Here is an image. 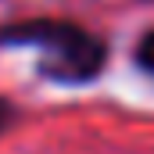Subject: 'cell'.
Wrapping results in <instances>:
<instances>
[{
  "label": "cell",
  "mask_w": 154,
  "mask_h": 154,
  "mask_svg": "<svg viewBox=\"0 0 154 154\" xmlns=\"http://www.w3.org/2000/svg\"><path fill=\"white\" fill-rule=\"evenodd\" d=\"M0 122H4V104H0Z\"/></svg>",
  "instance_id": "cell-3"
},
{
  "label": "cell",
  "mask_w": 154,
  "mask_h": 154,
  "mask_svg": "<svg viewBox=\"0 0 154 154\" xmlns=\"http://www.w3.org/2000/svg\"><path fill=\"white\" fill-rule=\"evenodd\" d=\"M140 61H143V68H151V72H154V32L140 43Z\"/></svg>",
  "instance_id": "cell-2"
},
{
  "label": "cell",
  "mask_w": 154,
  "mask_h": 154,
  "mask_svg": "<svg viewBox=\"0 0 154 154\" xmlns=\"http://www.w3.org/2000/svg\"><path fill=\"white\" fill-rule=\"evenodd\" d=\"M11 39H25V43H36L43 50V68L57 79H90L104 54L93 39L86 36L75 25H57V22H32V25H22L14 29Z\"/></svg>",
  "instance_id": "cell-1"
}]
</instances>
